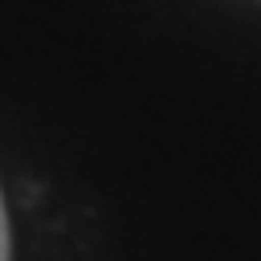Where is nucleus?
<instances>
[{"mask_svg": "<svg viewBox=\"0 0 261 261\" xmlns=\"http://www.w3.org/2000/svg\"><path fill=\"white\" fill-rule=\"evenodd\" d=\"M12 257V238H8V215H4V200H0V261Z\"/></svg>", "mask_w": 261, "mask_h": 261, "instance_id": "f257e3e1", "label": "nucleus"}]
</instances>
